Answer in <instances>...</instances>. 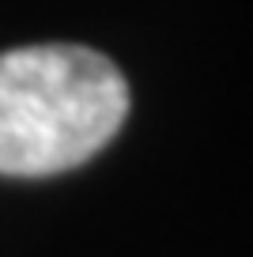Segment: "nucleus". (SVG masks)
Returning a JSON list of instances; mask_svg holds the SVG:
<instances>
[{
  "label": "nucleus",
  "instance_id": "nucleus-1",
  "mask_svg": "<svg viewBox=\"0 0 253 257\" xmlns=\"http://www.w3.org/2000/svg\"><path fill=\"white\" fill-rule=\"evenodd\" d=\"M129 113V83L98 49L46 42L0 53V174L46 178L98 155Z\"/></svg>",
  "mask_w": 253,
  "mask_h": 257
}]
</instances>
